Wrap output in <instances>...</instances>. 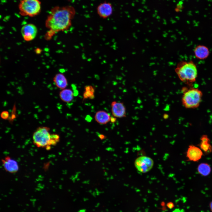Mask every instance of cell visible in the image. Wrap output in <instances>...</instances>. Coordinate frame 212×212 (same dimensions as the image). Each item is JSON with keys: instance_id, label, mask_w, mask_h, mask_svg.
Instances as JSON below:
<instances>
[{"instance_id": "cell-20", "label": "cell", "mask_w": 212, "mask_h": 212, "mask_svg": "<svg viewBox=\"0 0 212 212\" xmlns=\"http://www.w3.org/2000/svg\"><path fill=\"white\" fill-rule=\"evenodd\" d=\"M167 207L170 209H172L174 207V205L173 203L172 202H169L167 203Z\"/></svg>"}, {"instance_id": "cell-19", "label": "cell", "mask_w": 212, "mask_h": 212, "mask_svg": "<svg viewBox=\"0 0 212 212\" xmlns=\"http://www.w3.org/2000/svg\"><path fill=\"white\" fill-rule=\"evenodd\" d=\"M1 117L3 119H6L9 117V112L6 111H4L1 112L0 115Z\"/></svg>"}, {"instance_id": "cell-15", "label": "cell", "mask_w": 212, "mask_h": 212, "mask_svg": "<svg viewBox=\"0 0 212 212\" xmlns=\"http://www.w3.org/2000/svg\"><path fill=\"white\" fill-rule=\"evenodd\" d=\"M199 146L201 149L205 153H209L212 151V146L210 144V139L207 135H203L200 138Z\"/></svg>"}, {"instance_id": "cell-10", "label": "cell", "mask_w": 212, "mask_h": 212, "mask_svg": "<svg viewBox=\"0 0 212 212\" xmlns=\"http://www.w3.org/2000/svg\"><path fill=\"white\" fill-rule=\"evenodd\" d=\"M203 155V153L200 148L193 145L189 146L186 154L188 160L193 162L198 161L201 158Z\"/></svg>"}, {"instance_id": "cell-1", "label": "cell", "mask_w": 212, "mask_h": 212, "mask_svg": "<svg viewBox=\"0 0 212 212\" xmlns=\"http://www.w3.org/2000/svg\"><path fill=\"white\" fill-rule=\"evenodd\" d=\"M75 14V9L71 6L53 8L45 21V26L48 30L45 35V39L49 40L57 33L68 29Z\"/></svg>"}, {"instance_id": "cell-17", "label": "cell", "mask_w": 212, "mask_h": 212, "mask_svg": "<svg viewBox=\"0 0 212 212\" xmlns=\"http://www.w3.org/2000/svg\"><path fill=\"white\" fill-rule=\"evenodd\" d=\"M198 172L202 175L206 176L209 175L211 170L210 165L206 163L200 164L197 168Z\"/></svg>"}, {"instance_id": "cell-25", "label": "cell", "mask_w": 212, "mask_h": 212, "mask_svg": "<svg viewBox=\"0 0 212 212\" xmlns=\"http://www.w3.org/2000/svg\"><path fill=\"white\" fill-rule=\"evenodd\" d=\"M173 212H180V211L178 209H175Z\"/></svg>"}, {"instance_id": "cell-18", "label": "cell", "mask_w": 212, "mask_h": 212, "mask_svg": "<svg viewBox=\"0 0 212 212\" xmlns=\"http://www.w3.org/2000/svg\"><path fill=\"white\" fill-rule=\"evenodd\" d=\"M85 91L83 94V97L86 99L88 98L92 99L94 97L95 90L93 87L91 86H87L85 88Z\"/></svg>"}, {"instance_id": "cell-22", "label": "cell", "mask_w": 212, "mask_h": 212, "mask_svg": "<svg viewBox=\"0 0 212 212\" xmlns=\"http://www.w3.org/2000/svg\"><path fill=\"white\" fill-rule=\"evenodd\" d=\"M116 120V118L115 117H111L110 121L112 123L115 122Z\"/></svg>"}, {"instance_id": "cell-4", "label": "cell", "mask_w": 212, "mask_h": 212, "mask_svg": "<svg viewBox=\"0 0 212 212\" xmlns=\"http://www.w3.org/2000/svg\"><path fill=\"white\" fill-rule=\"evenodd\" d=\"M183 90L181 102L183 106L188 109L198 107L202 100L203 95L202 92L196 87L184 88Z\"/></svg>"}, {"instance_id": "cell-3", "label": "cell", "mask_w": 212, "mask_h": 212, "mask_svg": "<svg viewBox=\"0 0 212 212\" xmlns=\"http://www.w3.org/2000/svg\"><path fill=\"white\" fill-rule=\"evenodd\" d=\"M175 71L180 80L187 84H191L196 80L198 69L192 61H182L177 64Z\"/></svg>"}, {"instance_id": "cell-21", "label": "cell", "mask_w": 212, "mask_h": 212, "mask_svg": "<svg viewBox=\"0 0 212 212\" xmlns=\"http://www.w3.org/2000/svg\"><path fill=\"white\" fill-rule=\"evenodd\" d=\"M35 52L37 54H39L42 52V50L39 48H37L35 49Z\"/></svg>"}, {"instance_id": "cell-14", "label": "cell", "mask_w": 212, "mask_h": 212, "mask_svg": "<svg viewBox=\"0 0 212 212\" xmlns=\"http://www.w3.org/2000/svg\"><path fill=\"white\" fill-rule=\"evenodd\" d=\"M53 80L57 87L62 90L65 89L68 85L66 77L62 73L57 74L53 78Z\"/></svg>"}, {"instance_id": "cell-6", "label": "cell", "mask_w": 212, "mask_h": 212, "mask_svg": "<svg viewBox=\"0 0 212 212\" xmlns=\"http://www.w3.org/2000/svg\"><path fill=\"white\" fill-rule=\"evenodd\" d=\"M135 166L140 172L144 173L149 171L153 167L154 162L150 158L141 156L137 158L134 162Z\"/></svg>"}, {"instance_id": "cell-11", "label": "cell", "mask_w": 212, "mask_h": 212, "mask_svg": "<svg viewBox=\"0 0 212 212\" xmlns=\"http://www.w3.org/2000/svg\"><path fill=\"white\" fill-rule=\"evenodd\" d=\"M111 107L112 114L114 117L120 118L126 117V108L122 102L113 101L111 103Z\"/></svg>"}, {"instance_id": "cell-23", "label": "cell", "mask_w": 212, "mask_h": 212, "mask_svg": "<svg viewBox=\"0 0 212 212\" xmlns=\"http://www.w3.org/2000/svg\"><path fill=\"white\" fill-rule=\"evenodd\" d=\"M99 138L101 139H104L105 138V136L102 134H100L99 135Z\"/></svg>"}, {"instance_id": "cell-16", "label": "cell", "mask_w": 212, "mask_h": 212, "mask_svg": "<svg viewBox=\"0 0 212 212\" xmlns=\"http://www.w3.org/2000/svg\"><path fill=\"white\" fill-rule=\"evenodd\" d=\"M59 96L61 100L66 102L72 101L74 97L73 91L70 89H64L59 92Z\"/></svg>"}, {"instance_id": "cell-7", "label": "cell", "mask_w": 212, "mask_h": 212, "mask_svg": "<svg viewBox=\"0 0 212 212\" xmlns=\"http://www.w3.org/2000/svg\"><path fill=\"white\" fill-rule=\"evenodd\" d=\"M21 32L24 40L26 41H30L33 40L36 37L37 29L34 24H28L22 27Z\"/></svg>"}, {"instance_id": "cell-5", "label": "cell", "mask_w": 212, "mask_h": 212, "mask_svg": "<svg viewBox=\"0 0 212 212\" xmlns=\"http://www.w3.org/2000/svg\"><path fill=\"white\" fill-rule=\"evenodd\" d=\"M19 8L21 15L33 17L40 12L41 3L39 0H21Z\"/></svg>"}, {"instance_id": "cell-9", "label": "cell", "mask_w": 212, "mask_h": 212, "mask_svg": "<svg viewBox=\"0 0 212 212\" xmlns=\"http://www.w3.org/2000/svg\"><path fill=\"white\" fill-rule=\"evenodd\" d=\"M2 165L5 170L11 173H14L19 170V166L16 160L9 156H6L1 160Z\"/></svg>"}, {"instance_id": "cell-8", "label": "cell", "mask_w": 212, "mask_h": 212, "mask_svg": "<svg viewBox=\"0 0 212 212\" xmlns=\"http://www.w3.org/2000/svg\"><path fill=\"white\" fill-rule=\"evenodd\" d=\"M96 10L97 14L100 17L103 19H106L112 14L113 8L110 3L105 1L99 4Z\"/></svg>"}, {"instance_id": "cell-26", "label": "cell", "mask_w": 212, "mask_h": 212, "mask_svg": "<svg viewBox=\"0 0 212 212\" xmlns=\"http://www.w3.org/2000/svg\"><path fill=\"white\" fill-rule=\"evenodd\" d=\"M68 0V1H72V0Z\"/></svg>"}, {"instance_id": "cell-2", "label": "cell", "mask_w": 212, "mask_h": 212, "mask_svg": "<svg viewBox=\"0 0 212 212\" xmlns=\"http://www.w3.org/2000/svg\"><path fill=\"white\" fill-rule=\"evenodd\" d=\"M50 129L47 127H38L34 132L32 138L34 144L38 148H45L49 150L59 142V136L56 134H50Z\"/></svg>"}, {"instance_id": "cell-13", "label": "cell", "mask_w": 212, "mask_h": 212, "mask_svg": "<svg viewBox=\"0 0 212 212\" xmlns=\"http://www.w3.org/2000/svg\"><path fill=\"white\" fill-rule=\"evenodd\" d=\"M111 117L106 112L100 110L97 112L95 115V121L100 124H105L110 120Z\"/></svg>"}, {"instance_id": "cell-12", "label": "cell", "mask_w": 212, "mask_h": 212, "mask_svg": "<svg viewBox=\"0 0 212 212\" xmlns=\"http://www.w3.org/2000/svg\"><path fill=\"white\" fill-rule=\"evenodd\" d=\"M194 56L198 59L203 60L207 59L210 55V51L206 46L199 44L197 45L193 50Z\"/></svg>"}, {"instance_id": "cell-24", "label": "cell", "mask_w": 212, "mask_h": 212, "mask_svg": "<svg viewBox=\"0 0 212 212\" xmlns=\"http://www.w3.org/2000/svg\"><path fill=\"white\" fill-rule=\"evenodd\" d=\"M209 206L210 210L212 212V201L210 202Z\"/></svg>"}]
</instances>
